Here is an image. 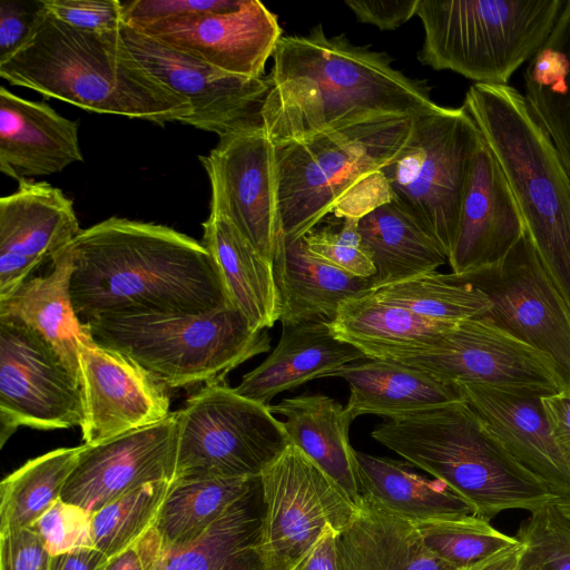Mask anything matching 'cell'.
<instances>
[{
  "mask_svg": "<svg viewBox=\"0 0 570 570\" xmlns=\"http://www.w3.org/2000/svg\"><path fill=\"white\" fill-rule=\"evenodd\" d=\"M273 59L262 120L274 146L438 106L426 82L393 68L386 53L328 37L321 24L282 37Z\"/></svg>",
  "mask_w": 570,
  "mask_h": 570,
  "instance_id": "1",
  "label": "cell"
},
{
  "mask_svg": "<svg viewBox=\"0 0 570 570\" xmlns=\"http://www.w3.org/2000/svg\"><path fill=\"white\" fill-rule=\"evenodd\" d=\"M78 318L132 314L200 315L233 306L204 244L168 226L110 217L65 247Z\"/></svg>",
  "mask_w": 570,
  "mask_h": 570,
  "instance_id": "2",
  "label": "cell"
},
{
  "mask_svg": "<svg viewBox=\"0 0 570 570\" xmlns=\"http://www.w3.org/2000/svg\"><path fill=\"white\" fill-rule=\"evenodd\" d=\"M0 76L13 86L99 114L161 126L184 124L193 114L188 100L131 55L120 30H79L41 4L27 41L0 61Z\"/></svg>",
  "mask_w": 570,
  "mask_h": 570,
  "instance_id": "3",
  "label": "cell"
},
{
  "mask_svg": "<svg viewBox=\"0 0 570 570\" xmlns=\"http://www.w3.org/2000/svg\"><path fill=\"white\" fill-rule=\"evenodd\" d=\"M371 436L465 500L488 521L505 510L529 512L556 495L518 463L465 401L384 419Z\"/></svg>",
  "mask_w": 570,
  "mask_h": 570,
  "instance_id": "4",
  "label": "cell"
},
{
  "mask_svg": "<svg viewBox=\"0 0 570 570\" xmlns=\"http://www.w3.org/2000/svg\"><path fill=\"white\" fill-rule=\"evenodd\" d=\"M502 168L540 259L570 306V177L522 92L474 83L462 105Z\"/></svg>",
  "mask_w": 570,
  "mask_h": 570,
  "instance_id": "5",
  "label": "cell"
},
{
  "mask_svg": "<svg viewBox=\"0 0 570 570\" xmlns=\"http://www.w3.org/2000/svg\"><path fill=\"white\" fill-rule=\"evenodd\" d=\"M86 324L97 344L125 355L166 390L223 382L271 350L267 330L252 327L234 306L200 315L106 316Z\"/></svg>",
  "mask_w": 570,
  "mask_h": 570,
  "instance_id": "6",
  "label": "cell"
},
{
  "mask_svg": "<svg viewBox=\"0 0 570 570\" xmlns=\"http://www.w3.org/2000/svg\"><path fill=\"white\" fill-rule=\"evenodd\" d=\"M564 0H419L417 58L482 85H509L552 32Z\"/></svg>",
  "mask_w": 570,
  "mask_h": 570,
  "instance_id": "7",
  "label": "cell"
},
{
  "mask_svg": "<svg viewBox=\"0 0 570 570\" xmlns=\"http://www.w3.org/2000/svg\"><path fill=\"white\" fill-rule=\"evenodd\" d=\"M413 118H391L274 146L281 233L303 237L389 164L407 140Z\"/></svg>",
  "mask_w": 570,
  "mask_h": 570,
  "instance_id": "8",
  "label": "cell"
},
{
  "mask_svg": "<svg viewBox=\"0 0 570 570\" xmlns=\"http://www.w3.org/2000/svg\"><path fill=\"white\" fill-rule=\"evenodd\" d=\"M481 140L463 106L438 105L413 118L404 146L381 169L391 200L438 242L448 258Z\"/></svg>",
  "mask_w": 570,
  "mask_h": 570,
  "instance_id": "9",
  "label": "cell"
},
{
  "mask_svg": "<svg viewBox=\"0 0 570 570\" xmlns=\"http://www.w3.org/2000/svg\"><path fill=\"white\" fill-rule=\"evenodd\" d=\"M175 414L174 481L256 478L291 444L269 405L239 395L225 381L205 384Z\"/></svg>",
  "mask_w": 570,
  "mask_h": 570,
  "instance_id": "10",
  "label": "cell"
},
{
  "mask_svg": "<svg viewBox=\"0 0 570 570\" xmlns=\"http://www.w3.org/2000/svg\"><path fill=\"white\" fill-rule=\"evenodd\" d=\"M448 276L483 293L490 307L481 318L547 356L570 390V306L527 228L498 263Z\"/></svg>",
  "mask_w": 570,
  "mask_h": 570,
  "instance_id": "11",
  "label": "cell"
},
{
  "mask_svg": "<svg viewBox=\"0 0 570 570\" xmlns=\"http://www.w3.org/2000/svg\"><path fill=\"white\" fill-rule=\"evenodd\" d=\"M259 478L265 570H294L326 525L340 532L356 513L357 507L342 489L293 444Z\"/></svg>",
  "mask_w": 570,
  "mask_h": 570,
  "instance_id": "12",
  "label": "cell"
},
{
  "mask_svg": "<svg viewBox=\"0 0 570 570\" xmlns=\"http://www.w3.org/2000/svg\"><path fill=\"white\" fill-rule=\"evenodd\" d=\"M79 380L37 332L0 318V448L20 426H82Z\"/></svg>",
  "mask_w": 570,
  "mask_h": 570,
  "instance_id": "13",
  "label": "cell"
},
{
  "mask_svg": "<svg viewBox=\"0 0 570 570\" xmlns=\"http://www.w3.org/2000/svg\"><path fill=\"white\" fill-rule=\"evenodd\" d=\"M120 35L153 76L190 102L193 114L184 125L218 137L263 127L267 76L246 78L226 72L127 24L120 28Z\"/></svg>",
  "mask_w": 570,
  "mask_h": 570,
  "instance_id": "14",
  "label": "cell"
},
{
  "mask_svg": "<svg viewBox=\"0 0 570 570\" xmlns=\"http://www.w3.org/2000/svg\"><path fill=\"white\" fill-rule=\"evenodd\" d=\"M397 362L456 384L566 390L547 356L481 317L455 323L435 346Z\"/></svg>",
  "mask_w": 570,
  "mask_h": 570,
  "instance_id": "15",
  "label": "cell"
},
{
  "mask_svg": "<svg viewBox=\"0 0 570 570\" xmlns=\"http://www.w3.org/2000/svg\"><path fill=\"white\" fill-rule=\"evenodd\" d=\"M199 160L210 184L209 212L228 218L273 265L281 227L274 146L263 127L219 137Z\"/></svg>",
  "mask_w": 570,
  "mask_h": 570,
  "instance_id": "16",
  "label": "cell"
},
{
  "mask_svg": "<svg viewBox=\"0 0 570 570\" xmlns=\"http://www.w3.org/2000/svg\"><path fill=\"white\" fill-rule=\"evenodd\" d=\"M177 444L175 412L160 422L100 443H83L60 499L92 514L145 484L173 482Z\"/></svg>",
  "mask_w": 570,
  "mask_h": 570,
  "instance_id": "17",
  "label": "cell"
},
{
  "mask_svg": "<svg viewBox=\"0 0 570 570\" xmlns=\"http://www.w3.org/2000/svg\"><path fill=\"white\" fill-rule=\"evenodd\" d=\"M134 29L246 78L264 77L265 65L282 39L276 16L257 0H242L224 12L163 20Z\"/></svg>",
  "mask_w": 570,
  "mask_h": 570,
  "instance_id": "18",
  "label": "cell"
},
{
  "mask_svg": "<svg viewBox=\"0 0 570 570\" xmlns=\"http://www.w3.org/2000/svg\"><path fill=\"white\" fill-rule=\"evenodd\" d=\"M79 365L85 444L155 424L170 414L166 389L119 352L94 340L81 343Z\"/></svg>",
  "mask_w": 570,
  "mask_h": 570,
  "instance_id": "19",
  "label": "cell"
},
{
  "mask_svg": "<svg viewBox=\"0 0 570 570\" xmlns=\"http://www.w3.org/2000/svg\"><path fill=\"white\" fill-rule=\"evenodd\" d=\"M73 204L47 181L19 180L0 199V299L81 232Z\"/></svg>",
  "mask_w": 570,
  "mask_h": 570,
  "instance_id": "20",
  "label": "cell"
},
{
  "mask_svg": "<svg viewBox=\"0 0 570 570\" xmlns=\"http://www.w3.org/2000/svg\"><path fill=\"white\" fill-rule=\"evenodd\" d=\"M463 400L509 454L541 480L556 498L570 499V462L556 443L539 390L459 384Z\"/></svg>",
  "mask_w": 570,
  "mask_h": 570,
  "instance_id": "21",
  "label": "cell"
},
{
  "mask_svg": "<svg viewBox=\"0 0 570 570\" xmlns=\"http://www.w3.org/2000/svg\"><path fill=\"white\" fill-rule=\"evenodd\" d=\"M524 230L525 224L505 175L482 136L449 256L452 274L462 275L498 263Z\"/></svg>",
  "mask_w": 570,
  "mask_h": 570,
  "instance_id": "22",
  "label": "cell"
},
{
  "mask_svg": "<svg viewBox=\"0 0 570 570\" xmlns=\"http://www.w3.org/2000/svg\"><path fill=\"white\" fill-rule=\"evenodd\" d=\"M83 161L78 122L46 102L0 88V170L22 180L62 171Z\"/></svg>",
  "mask_w": 570,
  "mask_h": 570,
  "instance_id": "23",
  "label": "cell"
},
{
  "mask_svg": "<svg viewBox=\"0 0 570 570\" xmlns=\"http://www.w3.org/2000/svg\"><path fill=\"white\" fill-rule=\"evenodd\" d=\"M361 360L367 358L353 345L336 338L327 322L283 325L276 347L234 390L246 399L269 405L278 393L328 377Z\"/></svg>",
  "mask_w": 570,
  "mask_h": 570,
  "instance_id": "24",
  "label": "cell"
},
{
  "mask_svg": "<svg viewBox=\"0 0 570 570\" xmlns=\"http://www.w3.org/2000/svg\"><path fill=\"white\" fill-rule=\"evenodd\" d=\"M283 325L332 322L342 302L373 291V277L348 274L313 254L303 237L279 234L273 261Z\"/></svg>",
  "mask_w": 570,
  "mask_h": 570,
  "instance_id": "25",
  "label": "cell"
},
{
  "mask_svg": "<svg viewBox=\"0 0 570 570\" xmlns=\"http://www.w3.org/2000/svg\"><path fill=\"white\" fill-rule=\"evenodd\" d=\"M338 570H462L434 556L415 524L362 494L336 535Z\"/></svg>",
  "mask_w": 570,
  "mask_h": 570,
  "instance_id": "26",
  "label": "cell"
},
{
  "mask_svg": "<svg viewBox=\"0 0 570 570\" xmlns=\"http://www.w3.org/2000/svg\"><path fill=\"white\" fill-rule=\"evenodd\" d=\"M454 324L422 317L377 298L373 291L342 302L328 323L336 338L367 360L396 362L432 348Z\"/></svg>",
  "mask_w": 570,
  "mask_h": 570,
  "instance_id": "27",
  "label": "cell"
},
{
  "mask_svg": "<svg viewBox=\"0 0 570 570\" xmlns=\"http://www.w3.org/2000/svg\"><path fill=\"white\" fill-rule=\"evenodd\" d=\"M328 377H341L348 383L345 407L353 420L365 414L392 419L464 401L459 384L390 360L351 363Z\"/></svg>",
  "mask_w": 570,
  "mask_h": 570,
  "instance_id": "28",
  "label": "cell"
},
{
  "mask_svg": "<svg viewBox=\"0 0 570 570\" xmlns=\"http://www.w3.org/2000/svg\"><path fill=\"white\" fill-rule=\"evenodd\" d=\"M282 423L289 443L305 453L355 507L362 502L355 450L348 431L354 421L346 407L323 395H299L269 405Z\"/></svg>",
  "mask_w": 570,
  "mask_h": 570,
  "instance_id": "29",
  "label": "cell"
},
{
  "mask_svg": "<svg viewBox=\"0 0 570 570\" xmlns=\"http://www.w3.org/2000/svg\"><path fill=\"white\" fill-rule=\"evenodd\" d=\"M45 276L29 277L0 299V318L18 322L40 334L80 382L79 345L92 341L70 296L72 262L66 248L52 257Z\"/></svg>",
  "mask_w": 570,
  "mask_h": 570,
  "instance_id": "30",
  "label": "cell"
},
{
  "mask_svg": "<svg viewBox=\"0 0 570 570\" xmlns=\"http://www.w3.org/2000/svg\"><path fill=\"white\" fill-rule=\"evenodd\" d=\"M263 497L259 481L191 543L160 546L150 570H265L261 554Z\"/></svg>",
  "mask_w": 570,
  "mask_h": 570,
  "instance_id": "31",
  "label": "cell"
},
{
  "mask_svg": "<svg viewBox=\"0 0 570 570\" xmlns=\"http://www.w3.org/2000/svg\"><path fill=\"white\" fill-rule=\"evenodd\" d=\"M203 229V244L219 268L232 305L252 327H273L281 316L273 265L225 216L209 212Z\"/></svg>",
  "mask_w": 570,
  "mask_h": 570,
  "instance_id": "32",
  "label": "cell"
},
{
  "mask_svg": "<svg viewBox=\"0 0 570 570\" xmlns=\"http://www.w3.org/2000/svg\"><path fill=\"white\" fill-rule=\"evenodd\" d=\"M358 232L375 267L373 291L449 263L438 242L392 200L362 216Z\"/></svg>",
  "mask_w": 570,
  "mask_h": 570,
  "instance_id": "33",
  "label": "cell"
},
{
  "mask_svg": "<svg viewBox=\"0 0 570 570\" xmlns=\"http://www.w3.org/2000/svg\"><path fill=\"white\" fill-rule=\"evenodd\" d=\"M355 459L362 494L412 522L473 514L445 483L416 473L405 460L356 450Z\"/></svg>",
  "mask_w": 570,
  "mask_h": 570,
  "instance_id": "34",
  "label": "cell"
},
{
  "mask_svg": "<svg viewBox=\"0 0 570 570\" xmlns=\"http://www.w3.org/2000/svg\"><path fill=\"white\" fill-rule=\"evenodd\" d=\"M525 99L570 177V0L523 72Z\"/></svg>",
  "mask_w": 570,
  "mask_h": 570,
  "instance_id": "35",
  "label": "cell"
},
{
  "mask_svg": "<svg viewBox=\"0 0 570 570\" xmlns=\"http://www.w3.org/2000/svg\"><path fill=\"white\" fill-rule=\"evenodd\" d=\"M258 481L259 476L174 481L155 524L160 546L191 543Z\"/></svg>",
  "mask_w": 570,
  "mask_h": 570,
  "instance_id": "36",
  "label": "cell"
},
{
  "mask_svg": "<svg viewBox=\"0 0 570 570\" xmlns=\"http://www.w3.org/2000/svg\"><path fill=\"white\" fill-rule=\"evenodd\" d=\"M82 445L60 448L27 461L1 481L0 532L31 527L56 501Z\"/></svg>",
  "mask_w": 570,
  "mask_h": 570,
  "instance_id": "37",
  "label": "cell"
},
{
  "mask_svg": "<svg viewBox=\"0 0 570 570\" xmlns=\"http://www.w3.org/2000/svg\"><path fill=\"white\" fill-rule=\"evenodd\" d=\"M373 294L422 317L445 323L483 317L490 307L479 289L435 272L376 288Z\"/></svg>",
  "mask_w": 570,
  "mask_h": 570,
  "instance_id": "38",
  "label": "cell"
},
{
  "mask_svg": "<svg viewBox=\"0 0 570 570\" xmlns=\"http://www.w3.org/2000/svg\"><path fill=\"white\" fill-rule=\"evenodd\" d=\"M171 483L145 484L92 513L94 547L110 559L140 541L155 527Z\"/></svg>",
  "mask_w": 570,
  "mask_h": 570,
  "instance_id": "39",
  "label": "cell"
},
{
  "mask_svg": "<svg viewBox=\"0 0 570 570\" xmlns=\"http://www.w3.org/2000/svg\"><path fill=\"white\" fill-rule=\"evenodd\" d=\"M426 548L439 559L464 569L519 542L474 514L413 522Z\"/></svg>",
  "mask_w": 570,
  "mask_h": 570,
  "instance_id": "40",
  "label": "cell"
},
{
  "mask_svg": "<svg viewBox=\"0 0 570 570\" xmlns=\"http://www.w3.org/2000/svg\"><path fill=\"white\" fill-rule=\"evenodd\" d=\"M515 538L524 546L519 570H570V520L553 500L531 511Z\"/></svg>",
  "mask_w": 570,
  "mask_h": 570,
  "instance_id": "41",
  "label": "cell"
},
{
  "mask_svg": "<svg viewBox=\"0 0 570 570\" xmlns=\"http://www.w3.org/2000/svg\"><path fill=\"white\" fill-rule=\"evenodd\" d=\"M358 219L330 213L303 236L308 249L356 277L371 278L375 267L358 232Z\"/></svg>",
  "mask_w": 570,
  "mask_h": 570,
  "instance_id": "42",
  "label": "cell"
},
{
  "mask_svg": "<svg viewBox=\"0 0 570 570\" xmlns=\"http://www.w3.org/2000/svg\"><path fill=\"white\" fill-rule=\"evenodd\" d=\"M91 514L78 505L56 501L32 525L51 556L76 548L94 546L90 534Z\"/></svg>",
  "mask_w": 570,
  "mask_h": 570,
  "instance_id": "43",
  "label": "cell"
},
{
  "mask_svg": "<svg viewBox=\"0 0 570 570\" xmlns=\"http://www.w3.org/2000/svg\"><path fill=\"white\" fill-rule=\"evenodd\" d=\"M56 19L90 32L117 31L125 24L124 3L118 0H39Z\"/></svg>",
  "mask_w": 570,
  "mask_h": 570,
  "instance_id": "44",
  "label": "cell"
},
{
  "mask_svg": "<svg viewBox=\"0 0 570 570\" xmlns=\"http://www.w3.org/2000/svg\"><path fill=\"white\" fill-rule=\"evenodd\" d=\"M242 0H134L124 3L125 24L138 28L176 18L217 13L239 6Z\"/></svg>",
  "mask_w": 570,
  "mask_h": 570,
  "instance_id": "45",
  "label": "cell"
},
{
  "mask_svg": "<svg viewBox=\"0 0 570 570\" xmlns=\"http://www.w3.org/2000/svg\"><path fill=\"white\" fill-rule=\"evenodd\" d=\"M51 557L31 527L0 532V570H49Z\"/></svg>",
  "mask_w": 570,
  "mask_h": 570,
  "instance_id": "46",
  "label": "cell"
},
{
  "mask_svg": "<svg viewBox=\"0 0 570 570\" xmlns=\"http://www.w3.org/2000/svg\"><path fill=\"white\" fill-rule=\"evenodd\" d=\"M419 0L373 1L346 0L356 19L380 30H395L416 14Z\"/></svg>",
  "mask_w": 570,
  "mask_h": 570,
  "instance_id": "47",
  "label": "cell"
},
{
  "mask_svg": "<svg viewBox=\"0 0 570 570\" xmlns=\"http://www.w3.org/2000/svg\"><path fill=\"white\" fill-rule=\"evenodd\" d=\"M39 9V1L33 10L13 1L0 2V61L10 57L27 41Z\"/></svg>",
  "mask_w": 570,
  "mask_h": 570,
  "instance_id": "48",
  "label": "cell"
},
{
  "mask_svg": "<svg viewBox=\"0 0 570 570\" xmlns=\"http://www.w3.org/2000/svg\"><path fill=\"white\" fill-rule=\"evenodd\" d=\"M542 406L553 439L570 462V390L543 396Z\"/></svg>",
  "mask_w": 570,
  "mask_h": 570,
  "instance_id": "49",
  "label": "cell"
},
{
  "mask_svg": "<svg viewBox=\"0 0 570 570\" xmlns=\"http://www.w3.org/2000/svg\"><path fill=\"white\" fill-rule=\"evenodd\" d=\"M159 547L155 527L136 544L109 559L105 570H150Z\"/></svg>",
  "mask_w": 570,
  "mask_h": 570,
  "instance_id": "50",
  "label": "cell"
},
{
  "mask_svg": "<svg viewBox=\"0 0 570 570\" xmlns=\"http://www.w3.org/2000/svg\"><path fill=\"white\" fill-rule=\"evenodd\" d=\"M336 535L337 531L331 524L326 525L315 544L294 570H338Z\"/></svg>",
  "mask_w": 570,
  "mask_h": 570,
  "instance_id": "51",
  "label": "cell"
},
{
  "mask_svg": "<svg viewBox=\"0 0 570 570\" xmlns=\"http://www.w3.org/2000/svg\"><path fill=\"white\" fill-rule=\"evenodd\" d=\"M109 558L94 546L52 556L49 570H105Z\"/></svg>",
  "mask_w": 570,
  "mask_h": 570,
  "instance_id": "52",
  "label": "cell"
},
{
  "mask_svg": "<svg viewBox=\"0 0 570 570\" xmlns=\"http://www.w3.org/2000/svg\"><path fill=\"white\" fill-rule=\"evenodd\" d=\"M524 546L521 541L462 570H519Z\"/></svg>",
  "mask_w": 570,
  "mask_h": 570,
  "instance_id": "53",
  "label": "cell"
},
{
  "mask_svg": "<svg viewBox=\"0 0 570 570\" xmlns=\"http://www.w3.org/2000/svg\"><path fill=\"white\" fill-rule=\"evenodd\" d=\"M557 509L564 515L568 520H570V499L568 498H556L553 500Z\"/></svg>",
  "mask_w": 570,
  "mask_h": 570,
  "instance_id": "54",
  "label": "cell"
}]
</instances>
